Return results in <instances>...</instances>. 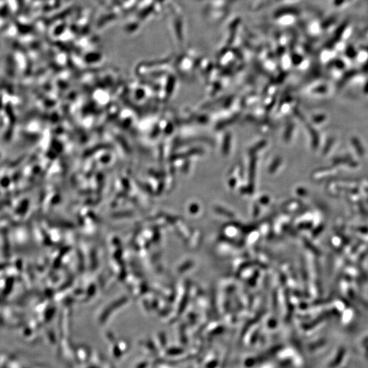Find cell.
Instances as JSON below:
<instances>
[{"label":"cell","instance_id":"obj_1","mask_svg":"<svg viewBox=\"0 0 368 368\" xmlns=\"http://www.w3.org/2000/svg\"><path fill=\"white\" fill-rule=\"evenodd\" d=\"M349 23H350V19H345L342 23L338 27V28H337L336 30L335 31L334 34H333V35L332 37H331V39L328 40L326 42H325V47L326 48V49H332V48L335 46V44H336L337 42H339V40H340L341 37H342L343 34H344L345 30L347 28Z\"/></svg>","mask_w":368,"mask_h":368},{"label":"cell","instance_id":"obj_2","mask_svg":"<svg viewBox=\"0 0 368 368\" xmlns=\"http://www.w3.org/2000/svg\"><path fill=\"white\" fill-rule=\"evenodd\" d=\"M337 18H338V17L336 16V15H333V16H331V17H329V18L327 19V20L323 23V24L322 25L323 28L326 29L328 28L329 25H331L334 23V21H336Z\"/></svg>","mask_w":368,"mask_h":368},{"label":"cell","instance_id":"obj_3","mask_svg":"<svg viewBox=\"0 0 368 368\" xmlns=\"http://www.w3.org/2000/svg\"><path fill=\"white\" fill-rule=\"evenodd\" d=\"M346 52H347L348 55H349V56L350 57H353L355 55H354L356 53L355 50H354V49L352 47V46H348V47H347V49H346Z\"/></svg>","mask_w":368,"mask_h":368},{"label":"cell","instance_id":"obj_4","mask_svg":"<svg viewBox=\"0 0 368 368\" xmlns=\"http://www.w3.org/2000/svg\"><path fill=\"white\" fill-rule=\"evenodd\" d=\"M344 0H334V4L336 6H339L342 4V3L344 2Z\"/></svg>","mask_w":368,"mask_h":368}]
</instances>
